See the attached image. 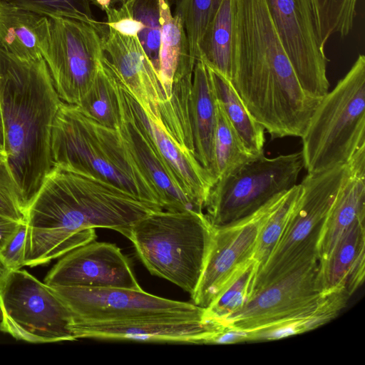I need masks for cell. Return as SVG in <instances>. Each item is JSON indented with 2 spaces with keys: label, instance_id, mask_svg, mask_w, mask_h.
Here are the masks:
<instances>
[{
  "label": "cell",
  "instance_id": "cell-1",
  "mask_svg": "<svg viewBox=\"0 0 365 365\" xmlns=\"http://www.w3.org/2000/svg\"><path fill=\"white\" fill-rule=\"evenodd\" d=\"M92 175L53 166L25 212L24 266L48 263L96 240V228L129 237L133 225L163 210Z\"/></svg>",
  "mask_w": 365,
  "mask_h": 365
},
{
  "label": "cell",
  "instance_id": "cell-2",
  "mask_svg": "<svg viewBox=\"0 0 365 365\" xmlns=\"http://www.w3.org/2000/svg\"><path fill=\"white\" fill-rule=\"evenodd\" d=\"M62 102L43 58L20 60L0 46L4 150L24 215L53 167L52 129Z\"/></svg>",
  "mask_w": 365,
  "mask_h": 365
},
{
  "label": "cell",
  "instance_id": "cell-3",
  "mask_svg": "<svg viewBox=\"0 0 365 365\" xmlns=\"http://www.w3.org/2000/svg\"><path fill=\"white\" fill-rule=\"evenodd\" d=\"M51 158L53 166L92 175L162 207L158 190L118 130L100 124L76 105L62 102L56 113Z\"/></svg>",
  "mask_w": 365,
  "mask_h": 365
},
{
  "label": "cell",
  "instance_id": "cell-4",
  "mask_svg": "<svg viewBox=\"0 0 365 365\" xmlns=\"http://www.w3.org/2000/svg\"><path fill=\"white\" fill-rule=\"evenodd\" d=\"M213 233L214 227L204 212L163 210L137 221L128 238L150 273L191 296L200 279Z\"/></svg>",
  "mask_w": 365,
  "mask_h": 365
},
{
  "label": "cell",
  "instance_id": "cell-5",
  "mask_svg": "<svg viewBox=\"0 0 365 365\" xmlns=\"http://www.w3.org/2000/svg\"><path fill=\"white\" fill-rule=\"evenodd\" d=\"M304 168L314 174L346 165L365 145V56L319 101L302 135Z\"/></svg>",
  "mask_w": 365,
  "mask_h": 365
},
{
  "label": "cell",
  "instance_id": "cell-6",
  "mask_svg": "<svg viewBox=\"0 0 365 365\" xmlns=\"http://www.w3.org/2000/svg\"><path fill=\"white\" fill-rule=\"evenodd\" d=\"M348 173L346 164L307 173L304 178L301 197L274 250L256 276L251 298L274 281L318 259L317 243L323 222Z\"/></svg>",
  "mask_w": 365,
  "mask_h": 365
},
{
  "label": "cell",
  "instance_id": "cell-7",
  "mask_svg": "<svg viewBox=\"0 0 365 365\" xmlns=\"http://www.w3.org/2000/svg\"><path fill=\"white\" fill-rule=\"evenodd\" d=\"M304 168L302 152L256 157L217 180L206 200L205 214L220 227L255 212L295 185Z\"/></svg>",
  "mask_w": 365,
  "mask_h": 365
},
{
  "label": "cell",
  "instance_id": "cell-8",
  "mask_svg": "<svg viewBox=\"0 0 365 365\" xmlns=\"http://www.w3.org/2000/svg\"><path fill=\"white\" fill-rule=\"evenodd\" d=\"M73 317L53 289L25 269L10 270L0 287V331L29 343L77 340Z\"/></svg>",
  "mask_w": 365,
  "mask_h": 365
},
{
  "label": "cell",
  "instance_id": "cell-9",
  "mask_svg": "<svg viewBox=\"0 0 365 365\" xmlns=\"http://www.w3.org/2000/svg\"><path fill=\"white\" fill-rule=\"evenodd\" d=\"M104 22L48 17L41 55L61 100L79 105L91 88L104 55Z\"/></svg>",
  "mask_w": 365,
  "mask_h": 365
},
{
  "label": "cell",
  "instance_id": "cell-10",
  "mask_svg": "<svg viewBox=\"0 0 365 365\" xmlns=\"http://www.w3.org/2000/svg\"><path fill=\"white\" fill-rule=\"evenodd\" d=\"M71 312L74 323L113 322L153 317L204 319L205 309L125 288L51 287Z\"/></svg>",
  "mask_w": 365,
  "mask_h": 365
},
{
  "label": "cell",
  "instance_id": "cell-11",
  "mask_svg": "<svg viewBox=\"0 0 365 365\" xmlns=\"http://www.w3.org/2000/svg\"><path fill=\"white\" fill-rule=\"evenodd\" d=\"M286 192L274 197L246 217L214 227L204 269L198 285L191 295L193 304L204 309L207 308L253 259L261 228L281 203Z\"/></svg>",
  "mask_w": 365,
  "mask_h": 365
},
{
  "label": "cell",
  "instance_id": "cell-12",
  "mask_svg": "<svg viewBox=\"0 0 365 365\" xmlns=\"http://www.w3.org/2000/svg\"><path fill=\"white\" fill-rule=\"evenodd\" d=\"M278 36L303 90L322 99L328 92V58L311 0H266Z\"/></svg>",
  "mask_w": 365,
  "mask_h": 365
},
{
  "label": "cell",
  "instance_id": "cell-13",
  "mask_svg": "<svg viewBox=\"0 0 365 365\" xmlns=\"http://www.w3.org/2000/svg\"><path fill=\"white\" fill-rule=\"evenodd\" d=\"M324 295L316 258L259 290L240 310L218 324L241 331L264 328L298 316L317 305Z\"/></svg>",
  "mask_w": 365,
  "mask_h": 365
},
{
  "label": "cell",
  "instance_id": "cell-14",
  "mask_svg": "<svg viewBox=\"0 0 365 365\" xmlns=\"http://www.w3.org/2000/svg\"><path fill=\"white\" fill-rule=\"evenodd\" d=\"M118 90L120 119L117 130L140 166L158 190L163 209L168 211L191 210L202 213L203 211L197 207L183 190L161 155L150 131L145 113L118 76Z\"/></svg>",
  "mask_w": 365,
  "mask_h": 365
},
{
  "label": "cell",
  "instance_id": "cell-15",
  "mask_svg": "<svg viewBox=\"0 0 365 365\" xmlns=\"http://www.w3.org/2000/svg\"><path fill=\"white\" fill-rule=\"evenodd\" d=\"M51 287L141 289L128 258L115 245L93 240L67 252L47 273Z\"/></svg>",
  "mask_w": 365,
  "mask_h": 365
},
{
  "label": "cell",
  "instance_id": "cell-16",
  "mask_svg": "<svg viewBox=\"0 0 365 365\" xmlns=\"http://www.w3.org/2000/svg\"><path fill=\"white\" fill-rule=\"evenodd\" d=\"M223 327L204 319L153 317L113 322H77L73 331L77 339L92 338L141 341L210 344Z\"/></svg>",
  "mask_w": 365,
  "mask_h": 365
},
{
  "label": "cell",
  "instance_id": "cell-17",
  "mask_svg": "<svg viewBox=\"0 0 365 365\" xmlns=\"http://www.w3.org/2000/svg\"><path fill=\"white\" fill-rule=\"evenodd\" d=\"M103 50L146 117L161 120L158 106L166 98L158 76L138 38L122 34L106 24Z\"/></svg>",
  "mask_w": 365,
  "mask_h": 365
},
{
  "label": "cell",
  "instance_id": "cell-18",
  "mask_svg": "<svg viewBox=\"0 0 365 365\" xmlns=\"http://www.w3.org/2000/svg\"><path fill=\"white\" fill-rule=\"evenodd\" d=\"M349 173L324 219L317 243L319 262L325 260L341 236L365 220V145L347 163Z\"/></svg>",
  "mask_w": 365,
  "mask_h": 365
},
{
  "label": "cell",
  "instance_id": "cell-19",
  "mask_svg": "<svg viewBox=\"0 0 365 365\" xmlns=\"http://www.w3.org/2000/svg\"><path fill=\"white\" fill-rule=\"evenodd\" d=\"M365 276V220L356 222L339 240L328 257L319 262L322 293L346 291L351 296Z\"/></svg>",
  "mask_w": 365,
  "mask_h": 365
},
{
  "label": "cell",
  "instance_id": "cell-20",
  "mask_svg": "<svg viewBox=\"0 0 365 365\" xmlns=\"http://www.w3.org/2000/svg\"><path fill=\"white\" fill-rule=\"evenodd\" d=\"M190 118L195 157L215 180L214 139L217 101L210 69L200 58L196 61L193 70Z\"/></svg>",
  "mask_w": 365,
  "mask_h": 365
},
{
  "label": "cell",
  "instance_id": "cell-21",
  "mask_svg": "<svg viewBox=\"0 0 365 365\" xmlns=\"http://www.w3.org/2000/svg\"><path fill=\"white\" fill-rule=\"evenodd\" d=\"M48 17L0 0V46L23 61L43 58Z\"/></svg>",
  "mask_w": 365,
  "mask_h": 365
},
{
  "label": "cell",
  "instance_id": "cell-22",
  "mask_svg": "<svg viewBox=\"0 0 365 365\" xmlns=\"http://www.w3.org/2000/svg\"><path fill=\"white\" fill-rule=\"evenodd\" d=\"M161 34L159 48V80L166 100L171 94L175 77L192 73L196 63L190 53L182 19L173 16L167 0H159Z\"/></svg>",
  "mask_w": 365,
  "mask_h": 365
},
{
  "label": "cell",
  "instance_id": "cell-23",
  "mask_svg": "<svg viewBox=\"0 0 365 365\" xmlns=\"http://www.w3.org/2000/svg\"><path fill=\"white\" fill-rule=\"evenodd\" d=\"M350 297L346 291L334 292L325 294L317 305L289 320L250 331L233 329L235 343L276 340L315 329L336 318Z\"/></svg>",
  "mask_w": 365,
  "mask_h": 365
},
{
  "label": "cell",
  "instance_id": "cell-24",
  "mask_svg": "<svg viewBox=\"0 0 365 365\" xmlns=\"http://www.w3.org/2000/svg\"><path fill=\"white\" fill-rule=\"evenodd\" d=\"M208 68L217 101L244 146L255 157L263 155L264 128L250 114L231 81Z\"/></svg>",
  "mask_w": 365,
  "mask_h": 365
},
{
  "label": "cell",
  "instance_id": "cell-25",
  "mask_svg": "<svg viewBox=\"0 0 365 365\" xmlns=\"http://www.w3.org/2000/svg\"><path fill=\"white\" fill-rule=\"evenodd\" d=\"M232 32L233 0H221L201 39L199 58L230 81Z\"/></svg>",
  "mask_w": 365,
  "mask_h": 365
},
{
  "label": "cell",
  "instance_id": "cell-26",
  "mask_svg": "<svg viewBox=\"0 0 365 365\" xmlns=\"http://www.w3.org/2000/svg\"><path fill=\"white\" fill-rule=\"evenodd\" d=\"M78 106L100 124L117 129L120 111L118 75L104 53L93 84Z\"/></svg>",
  "mask_w": 365,
  "mask_h": 365
},
{
  "label": "cell",
  "instance_id": "cell-27",
  "mask_svg": "<svg viewBox=\"0 0 365 365\" xmlns=\"http://www.w3.org/2000/svg\"><path fill=\"white\" fill-rule=\"evenodd\" d=\"M192 76L193 73H188L174 78L170 96L160 103L158 109L169 135L182 148L195 154L190 118Z\"/></svg>",
  "mask_w": 365,
  "mask_h": 365
},
{
  "label": "cell",
  "instance_id": "cell-28",
  "mask_svg": "<svg viewBox=\"0 0 365 365\" xmlns=\"http://www.w3.org/2000/svg\"><path fill=\"white\" fill-rule=\"evenodd\" d=\"M255 158L244 146L217 101V123L214 139L215 182Z\"/></svg>",
  "mask_w": 365,
  "mask_h": 365
},
{
  "label": "cell",
  "instance_id": "cell-29",
  "mask_svg": "<svg viewBox=\"0 0 365 365\" xmlns=\"http://www.w3.org/2000/svg\"><path fill=\"white\" fill-rule=\"evenodd\" d=\"M119 7L139 24L140 31L137 38L158 76L161 34L159 0H123Z\"/></svg>",
  "mask_w": 365,
  "mask_h": 365
},
{
  "label": "cell",
  "instance_id": "cell-30",
  "mask_svg": "<svg viewBox=\"0 0 365 365\" xmlns=\"http://www.w3.org/2000/svg\"><path fill=\"white\" fill-rule=\"evenodd\" d=\"M258 265L253 259L205 309L204 317L218 322L240 310L250 299Z\"/></svg>",
  "mask_w": 365,
  "mask_h": 365
},
{
  "label": "cell",
  "instance_id": "cell-31",
  "mask_svg": "<svg viewBox=\"0 0 365 365\" xmlns=\"http://www.w3.org/2000/svg\"><path fill=\"white\" fill-rule=\"evenodd\" d=\"M302 192V185L301 183L295 185L288 190L281 203L262 227L253 255V259L258 265L257 273L265 264L274 250Z\"/></svg>",
  "mask_w": 365,
  "mask_h": 365
},
{
  "label": "cell",
  "instance_id": "cell-32",
  "mask_svg": "<svg viewBox=\"0 0 365 365\" xmlns=\"http://www.w3.org/2000/svg\"><path fill=\"white\" fill-rule=\"evenodd\" d=\"M322 43L334 34L347 36L352 29L358 0H311Z\"/></svg>",
  "mask_w": 365,
  "mask_h": 365
},
{
  "label": "cell",
  "instance_id": "cell-33",
  "mask_svg": "<svg viewBox=\"0 0 365 365\" xmlns=\"http://www.w3.org/2000/svg\"><path fill=\"white\" fill-rule=\"evenodd\" d=\"M221 0H178L175 14L180 17L188 38L192 58L200 56L204 33Z\"/></svg>",
  "mask_w": 365,
  "mask_h": 365
},
{
  "label": "cell",
  "instance_id": "cell-34",
  "mask_svg": "<svg viewBox=\"0 0 365 365\" xmlns=\"http://www.w3.org/2000/svg\"><path fill=\"white\" fill-rule=\"evenodd\" d=\"M47 17H63L86 22L97 21L89 0H4Z\"/></svg>",
  "mask_w": 365,
  "mask_h": 365
},
{
  "label": "cell",
  "instance_id": "cell-35",
  "mask_svg": "<svg viewBox=\"0 0 365 365\" xmlns=\"http://www.w3.org/2000/svg\"><path fill=\"white\" fill-rule=\"evenodd\" d=\"M0 214L19 222L25 220L18 191L6 162L0 163Z\"/></svg>",
  "mask_w": 365,
  "mask_h": 365
},
{
  "label": "cell",
  "instance_id": "cell-36",
  "mask_svg": "<svg viewBox=\"0 0 365 365\" xmlns=\"http://www.w3.org/2000/svg\"><path fill=\"white\" fill-rule=\"evenodd\" d=\"M27 233L26 221L19 225L17 230L0 250V257L9 270L24 267V248Z\"/></svg>",
  "mask_w": 365,
  "mask_h": 365
},
{
  "label": "cell",
  "instance_id": "cell-37",
  "mask_svg": "<svg viewBox=\"0 0 365 365\" xmlns=\"http://www.w3.org/2000/svg\"><path fill=\"white\" fill-rule=\"evenodd\" d=\"M21 222L0 214V250L17 230Z\"/></svg>",
  "mask_w": 365,
  "mask_h": 365
},
{
  "label": "cell",
  "instance_id": "cell-38",
  "mask_svg": "<svg viewBox=\"0 0 365 365\" xmlns=\"http://www.w3.org/2000/svg\"><path fill=\"white\" fill-rule=\"evenodd\" d=\"M91 4H94L102 11L115 6L118 4H120L123 0H89Z\"/></svg>",
  "mask_w": 365,
  "mask_h": 365
},
{
  "label": "cell",
  "instance_id": "cell-39",
  "mask_svg": "<svg viewBox=\"0 0 365 365\" xmlns=\"http://www.w3.org/2000/svg\"><path fill=\"white\" fill-rule=\"evenodd\" d=\"M9 268L5 265L4 262L2 261L1 257H0V287L4 281L6 277L7 276L8 273L9 272Z\"/></svg>",
  "mask_w": 365,
  "mask_h": 365
},
{
  "label": "cell",
  "instance_id": "cell-40",
  "mask_svg": "<svg viewBox=\"0 0 365 365\" xmlns=\"http://www.w3.org/2000/svg\"><path fill=\"white\" fill-rule=\"evenodd\" d=\"M4 143H5V138H4V124H3L2 113H1V106H0V148L1 149H3L4 150Z\"/></svg>",
  "mask_w": 365,
  "mask_h": 365
},
{
  "label": "cell",
  "instance_id": "cell-41",
  "mask_svg": "<svg viewBox=\"0 0 365 365\" xmlns=\"http://www.w3.org/2000/svg\"><path fill=\"white\" fill-rule=\"evenodd\" d=\"M6 162V154L5 151L0 148V163Z\"/></svg>",
  "mask_w": 365,
  "mask_h": 365
},
{
  "label": "cell",
  "instance_id": "cell-42",
  "mask_svg": "<svg viewBox=\"0 0 365 365\" xmlns=\"http://www.w3.org/2000/svg\"><path fill=\"white\" fill-rule=\"evenodd\" d=\"M167 1H168V0H167Z\"/></svg>",
  "mask_w": 365,
  "mask_h": 365
}]
</instances>
